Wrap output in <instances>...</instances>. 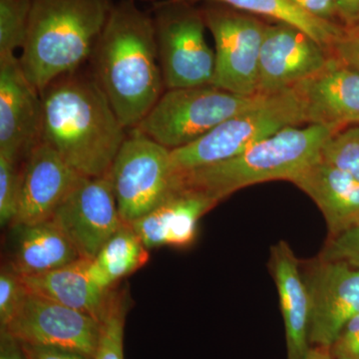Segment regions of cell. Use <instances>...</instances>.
I'll return each mask as SVG.
<instances>
[{
	"label": "cell",
	"instance_id": "obj_1",
	"mask_svg": "<svg viewBox=\"0 0 359 359\" xmlns=\"http://www.w3.org/2000/svg\"><path fill=\"white\" fill-rule=\"evenodd\" d=\"M90 61L123 126L136 128L165 89L151 13L135 0L114 4Z\"/></svg>",
	"mask_w": 359,
	"mask_h": 359
},
{
	"label": "cell",
	"instance_id": "obj_2",
	"mask_svg": "<svg viewBox=\"0 0 359 359\" xmlns=\"http://www.w3.org/2000/svg\"><path fill=\"white\" fill-rule=\"evenodd\" d=\"M41 96V142L81 176H107L127 129L92 73L77 70L58 78Z\"/></svg>",
	"mask_w": 359,
	"mask_h": 359
},
{
	"label": "cell",
	"instance_id": "obj_3",
	"mask_svg": "<svg viewBox=\"0 0 359 359\" xmlns=\"http://www.w3.org/2000/svg\"><path fill=\"white\" fill-rule=\"evenodd\" d=\"M113 6L111 0H32L20 60L40 93L90 60Z\"/></svg>",
	"mask_w": 359,
	"mask_h": 359
},
{
	"label": "cell",
	"instance_id": "obj_4",
	"mask_svg": "<svg viewBox=\"0 0 359 359\" xmlns=\"http://www.w3.org/2000/svg\"><path fill=\"white\" fill-rule=\"evenodd\" d=\"M339 129L309 124L289 127L231 159L177 174L178 187L192 189L221 202L247 187L266 182H292L320 159L325 142Z\"/></svg>",
	"mask_w": 359,
	"mask_h": 359
},
{
	"label": "cell",
	"instance_id": "obj_5",
	"mask_svg": "<svg viewBox=\"0 0 359 359\" xmlns=\"http://www.w3.org/2000/svg\"><path fill=\"white\" fill-rule=\"evenodd\" d=\"M302 123H306V117L294 89L266 96L197 141L171 150L175 173L231 159L282 130Z\"/></svg>",
	"mask_w": 359,
	"mask_h": 359
},
{
	"label": "cell",
	"instance_id": "obj_6",
	"mask_svg": "<svg viewBox=\"0 0 359 359\" xmlns=\"http://www.w3.org/2000/svg\"><path fill=\"white\" fill-rule=\"evenodd\" d=\"M264 97L240 95L212 84L168 89L136 128L174 150L202 138Z\"/></svg>",
	"mask_w": 359,
	"mask_h": 359
},
{
	"label": "cell",
	"instance_id": "obj_7",
	"mask_svg": "<svg viewBox=\"0 0 359 359\" xmlns=\"http://www.w3.org/2000/svg\"><path fill=\"white\" fill-rule=\"evenodd\" d=\"M185 0H159L153 6L158 56L165 88L212 84L216 53L205 40L202 11Z\"/></svg>",
	"mask_w": 359,
	"mask_h": 359
},
{
	"label": "cell",
	"instance_id": "obj_8",
	"mask_svg": "<svg viewBox=\"0 0 359 359\" xmlns=\"http://www.w3.org/2000/svg\"><path fill=\"white\" fill-rule=\"evenodd\" d=\"M107 176L125 224L153 211L178 189L171 150L137 128L128 130Z\"/></svg>",
	"mask_w": 359,
	"mask_h": 359
},
{
	"label": "cell",
	"instance_id": "obj_9",
	"mask_svg": "<svg viewBox=\"0 0 359 359\" xmlns=\"http://www.w3.org/2000/svg\"><path fill=\"white\" fill-rule=\"evenodd\" d=\"M216 45V68L212 85L240 95H259V69L266 25L222 4L202 11Z\"/></svg>",
	"mask_w": 359,
	"mask_h": 359
},
{
	"label": "cell",
	"instance_id": "obj_10",
	"mask_svg": "<svg viewBox=\"0 0 359 359\" xmlns=\"http://www.w3.org/2000/svg\"><path fill=\"white\" fill-rule=\"evenodd\" d=\"M6 330L30 346L57 347L94 359L101 323L89 314L28 292L25 302Z\"/></svg>",
	"mask_w": 359,
	"mask_h": 359
},
{
	"label": "cell",
	"instance_id": "obj_11",
	"mask_svg": "<svg viewBox=\"0 0 359 359\" xmlns=\"http://www.w3.org/2000/svg\"><path fill=\"white\" fill-rule=\"evenodd\" d=\"M83 259H93L124 222L109 177H82L52 219Z\"/></svg>",
	"mask_w": 359,
	"mask_h": 359
},
{
	"label": "cell",
	"instance_id": "obj_12",
	"mask_svg": "<svg viewBox=\"0 0 359 359\" xmlns=\"http://www.w3.org/2000/svg\"><path fill=\"white\" fill-rule=\"evenodd\" d=\"M43 102L15 54L0 56V156L23 164L41 143Z\"/></svg>",
	"mask_w": 359,
	"mask_h": 359
},
{
	"label": "cell",
	"instance_id": "obj_13",
	"mask_svg": "<svg viewBox=\"0 0 359 359\" xmlns=\"http://www.w3.org/2000/svg\"><path fill=\"white\" fill-rule=\"evenodd\" d=\"M302 273L311 297V346L332 347L359 313V269L318 257Z\"/></svg>",
	"mask_w": 359,
	"mask_h": 359
},
{
	"label": "cell",
	"instance_id": "obj_14",
	"mask_svg": "<svg viewBox=\"0 0 359 359\" xmlns=\"http://www.w3.org/2000/svg\"><path fill=\"white\" fill-rule=\"evenodd\" d=\"M330 56L328 49L294 26L266 25L259 57V95L292 89L323 69Z\"/></svg>",
	"mask_w": 359,
	"mask_h": 359
},
{
	"label": "cell",
	"instance_id": "obj_15",
	"mask_svg": "<svg viewBox=\"0 0 359 359\" xmlns=\"http://www.w3.org/2000/svg\"><path fill=\"white\" fill-rule=\"evenodd\" d=\"M82 177L41 142L23 162L18 212L11 226L51 219Z\"/></svg>",
	"mask_w": 359,
	"mask_h": 359
},
{
	"label": "cell",
	"instance_id": "obj_16",
	"mask_svg": "<svg viewBox=\"0 0 359 359\" xmlns=\"http://www.w3.org/2000/svg\"><path fill=\"white\" fill-rule=\"evenodd\" d=\"M309 124L339 130L359 124V72L330 56L323 69L292 87Z\"/></svg>",
	"mask_w": 359,
	"mask_h": 359
},
{
	"label": "cell",
	"instance_id": "obj_17",
	"mask_svg": "<svg viewBox=\"0 0 359 359\" xmlns=\"http://www.w3.org/2000/svg\"><path fill=\"white\" fill-rule=\"evenodd\" d=\"M269 269L280 299L287 359H304L311 348V297L301 262L285 241L271 247Z\"/></svg>",
	"mask_w": 359,
	"mask_h": 359
},
{
	"label": "cell",
	"instance_id": "obj_18",
	"mask_svg": "<svg viewBox=\"0 0 359 359\" xmlns=\"http://www.w3.org/2000/svg\"><path fill=\"white\" fill-rule=\"evenodd\" d=\"M218 204L203 193L178 187L162 205L129 224L148 250L183 249L195 242L200 219Z\"/></svg>",
	"mask_w": 359,
	"mask_h": 359
},
{
	"label": "cell",
	"instance_id": "obj_19",
	"mask_svg": "<svg viewBox=\"0 0 359 359\" xmlns=\"http://www.w3.org/2000/svg\"><path fill=\"white\" fill-rule=\"evenodd\" d=\"M311 198L327 222L330 238L359 223V181L323 159L292 182Z\"/></svg>",
	"mask_w": 359,
	"mask_h": 359
},
{
	"label": "cell",
	"instance_id": "obj_20",
	"mask_svg": "<svg viewBox=\"0 0 359 359\" xmlns=\"http://www.w3.org/2000/svg\"><path fill=\"white\" fill-rule=\"evenodd\" d=\"M89 262L82 257L48 273L21 278L30 294L89 314L101 323L109 309L116 289H103L92 280Z\"/></svg>",
	"mask_w": 359,
	"mask_h": 359
},
{
	"label": "cell",
	"instance_id": "obj_21",
	"mask_svg": "<svg viewBox=\"0 0 359 359\" xmlns=\"http://www.w3.org/2000/svg\"><path fill=\"white\" fill-rule=\"evenodd\" d=\"M9 266L20 276L48 273L82 259L53 219L11 226Z\"/></svg>",
	"mask_w": 359,
	"mask_h": 359
},
{
	"label": "cell",
	"instance_id": "obj_22",
	"mask_svg": "<svg viewBox=\"0 0 359 359\" xmlns=\"http://www.w3.org/2000/svg\"><path fill=\"white\" fill-rule=\"evenodd\" d=\"M195 4L207 1L210 4H222L236 11L256 15L264 16L276 22L287 23L299 28L309 34L323 47L330 50L344 32V26L313 18L292 4L290 0H185Z\"/></svg>",
	"mask_w": 359,
	"mask_h": 359
},
{
	"label": "cell",
	"instance_id": "obj_23",
	"mask_svg": "<svg viewBox=\"0 0 359 359\" xmlns=\"http://www.w3.org/2000/svg\"><path fill=\"white\" fill-rule=\"evenodd\" d=\"M148 250L131 224H124L106 242L93 261L115 287L116 283L148 263Z\"/></svg>",
	"mask_w": 359,
	"mask_h": 359
},
{
	"label": "cell",
	"instance_id": "obj_24",
	"mask_svg": "<svg viewBox=\"0 0 359 359\" xmlns=\"http://www.w3.org/2000/svg\"><path fill=\"white\" fill-rule=\"evenodd\" d=\"M32 6V0H0V56L25 46Z\"/></svg>",
	"mask_w": 359,
	"mask_h": 359
},
{
	"label": "cell",
	"instance_id": "obj_25",
	"mask_svg": "<svg viewBox=\"0 0 359 359\" xmlns=\"http://www.w3.org/2000/svg\"><path fill=\"white\" fill-rule=\"evenodd\" d=\"M128 302L124 292L116 290L101 321V334L94 359H124V327Z\"/></svg>",
	"mask_w": 359,
	"mask_h": 359
},
{
	"label": "cell",
	"instance_id": "obj_26",
	"mask_svg": "<svg viewBox=\"0 0 359 359\" xmlns=\"http://www.w3.org/2000/svg\"><path fill=\"white\" fill-rule=\"evenodd\" d=\"M320 157L359 181V126L332 135L321 149Z\"/></svg>",
	"mask_w": 359,
	"mask_h": 359
},
{
	"label": "cell",
	"instance_id": "obj_27",
	"mask_svg": "<svg viewBox=\"0 0 359 359\" xmlns=\"http://www.w3.org/2000/svg\"><path fill=\"white\" fill-rule=\"evenodd\" d=\"M22 164L0 156V224L11 226L18 212Z\"/></svg>",
	"mask_w": 359,
	"mask_h": 359
},
{
	"label": "cell",
	"instance_id": "obj_28",
	"mask_svg": "<svg viewBox=\"0 0 359 359\" xmlns=\"http://www.w3.org/2000/svg\"><path fill=\"white\" fill-rule=\"evenodd\" d=\"M27 294L21 276L8 264H4L0 271V328L13 320Z\"/></svg>",
	"mask_w": 359,
	"mask_h": 359
},
{
	"label": "cell",
	"instance_id": "obj_29",
	"mask_svg": "<svg viewBox=\"0 0 359 359\" xmlns=\"http://www.w3.org/2000/svg\"><path fill=\"white\" fill-rule=\"evenodd\" d=\"M318 257L359 269V223L335 237L328 238Z\"/></svg>",
	"mask_w": 359,
	"mask_h": 359
},
{
	"label": "cell",
	"instance_id": "obj_30",
	"mask_svg": "<svg viewBox=\"0 0 359 359\" xmlns=\"http://www.w3.org/2000/svg\"><path fill=\"white\" fill-rule=\"evenodd\" d=\"M330 51L340 62L359 72V22L344 27Z\"/></svg>",
	"mask_w": 359,
	"mask_h": 359
},
{
	"label": "cell",
	"instance_id": "obj_31",
	"mask_svg": "<svg viewBox=\"0 0 359 359\" xmlns=\"http://www.w3.org/2000/svg\"><path fill=\"white\" fill-rule=\"evenodd\" d=\"M330 351L332 358L359 359V313L347 323Z\"/></svg>",
	"mask_w": 359,
	"mask_h": 359
},
{
	"label": "cell",
	"instance_id": "obj_32",
	"mask_svg": "<svg viewBox=\"0 0 359 359\" xmlns=\"http://www.w3.org/2000/svg\"><path fill=\"white\" fill-rule=\"evenodd\" d=\"M306 13L320 20L335 22L339 20L337 0H290Z\"/></svg>",
	"mask_w": 359,
	"mask_h": 359
},
{
	"label": "cell",
	"instance_id": "obj_33",
	"mask_svg": "<svg viewBox=\"0 0 359 359\" xmlns=\"http://www.w3.org/2000/svg\"><path fill=\"white\" fill-rule=\"evenodd\" d=\"M22 346L27 359H92L76 351L57 347L30 346L25 344H22Z\"/></svg>",
	"mask_w": 359,
	"mask_h": 359
},
{
	"label": "cell",
	"instance_id": "obj_34",
	"mask_svg": "<svg viewBox=\"0 0 359 359\" xmlns=\"http://www.w3.org/2000/svg\"><path fill=\"white\" fill-rule=\"evenodd\" d=\"M0 359H27L22 344L6 330H0Z\"/></svg>",
	"mask_w": 359,
	"mask_h": 359
},
{
	"label": "cell",
	"instance_id": "obj_35",
	"mask_svg": "<svg viewBox=\"0 0 359 359\" xmlns=\"http://www.w3.org/2000/svg\"><path fill=\"white\" fill-rule=\"evenodd\" d=\"M339 20L344 27L359 22V0H337Z\"/></svg>",
	"mask_w": 359,
	"mask_h": 359
},
{
	"label": "cell",
	"instance_id": "obj_36",
	"mask_svg": "<svg viewBox=\"0 0 359 359\" xmlns=\"http://www.w3.org/2000/svg\"><path fill=\"white\" fill-rule=\"evenodd\" d=\"M304 359H334L330 347L311 346Z\"/></svg>",
	"mask_w": 359,
	"mask_h": 359
},
{
	"label": "cell",
	"instance_id": "obj_37",
	"mask_svg": "<svg viewBox=\"0 0 359 359\" xmlns=\"http://www.w3.org/2000/svg\"><path fill=\"white\" fill-rule=\"evenodd\" d=\"M334 359H347V358H334Z\"/></svg>",
	"mask_w": 359,
	"mask_h": 359
},
{
	"label": "cell",
	"instance_id": "obj_38",
	"mask_svg": "<svg viewBox=\"0 0 359 359\" xmlns=\"http://www.w3.org/2000/svg\"><path fill=\"white\" fill-rule=\"evenodd\" d=\"M153 1H155V2H156V1H157V0H153Z\"/></svg>",
	"mask_w": 359,
	"mask_h": 359
}]
</instances>
